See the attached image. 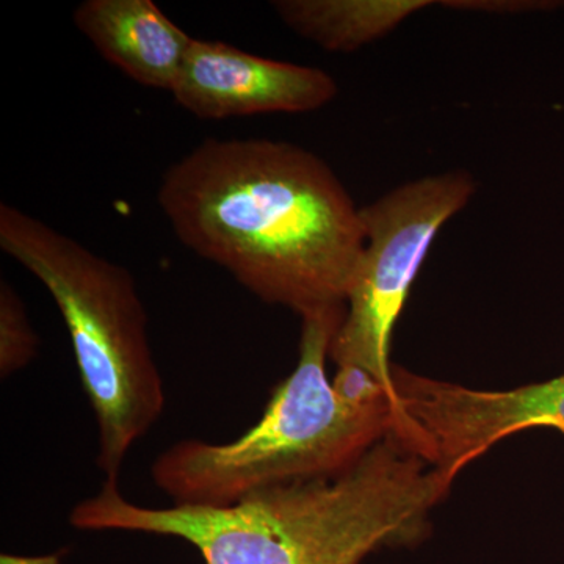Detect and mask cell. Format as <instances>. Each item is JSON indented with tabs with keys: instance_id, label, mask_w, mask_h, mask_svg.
<instances>
[{
	"instance_id": "cell-1",
	"label": "cell",
	"mask_w": 564,
	"mask_h": 564,
	"mask_svg": "<svg viewBox=\"0 0 564 564\" xmlns=\"http://www.w3.org/2000/svg\"><path fill=\"white\" fill-rule=\"evenodd\" d=\"M174 236L269 304L345 306L366 245L361 207L318 155L288 141L204 140L158 191Z\"/></svg>"
},
{
	"instance_id": "cell-2",
	"label": "cell",
	"mask_w": 564,
	"mask_h": 564,
	"mask_svg": "<svg viewBox=\"0 0 564 564\" xmlns=\"http://www.w3.org/2000/svg\"><path fill=\"white\" fill-rule=\"evenodd\" d=\"M452 484L389 432L336 477L276 486L229 507H141L106 480L70 510L69 524L177 538L204 564H361L378 549L421 540Z\"/></svg>"
},
{
	"instance_id": "cell-3",
	"label": "cell",
	"mask_w": 564,
	"mask_h": 564,
	"mask_svg": "<svg viewBox=\"0 0 564 564\" xmlns=\"http://www.w3.org/2000/svg\"><path fill=\"white\" fill-rule=\"evenodd\" d=\"M345 306L302 317L299 364L274 388L262 417L231 443L184 440L151 467L154 485L185 507H229L276 486L350 469L391 432L392 400L351 399L326 372Z\"/></svg>"
},
{
	"instance_id": "cell-4",
	"label": "cell",
	"mask_w": 564,
	"mask_h": 564,
	"mask_svg": "<svg viewBox=\"0 0 564 564\" xmlns=\"http://www.w3.org/2000/svg\"><path fill=\"white\" fill-rule=\"evenodd\" d=\"M0 248L50 292L98 423L96 464L120 484L126 456L165 408L133 274L18 207L0 206Z\"/></svg>"
},
{
	"instance_id": "cell-5",
	"label": "cell",
	"mask_w": 564,
	"mask_h": 564,
	"mask_svg": "<svg viewBox=\"0 0 564 564\" xmlns=\"http://www.w3.org/2000/svg\"><path fill=\"white\" fill-rule=\"evenodd\" d=\"M475 188L473 176L456 170L406 182L361 207L366 245L334 337L337 367L362 370L393 397V326L434 239L469 204Z\"/></svg>"
},
{
	"instance_id": "cell-6",
	"label": "cell",
	"mask_w": 564,
	"mask_h": 564,
	"mask_svg": "<svg viewBox=\"0 0 564 564\" xmlns=\"http://www.w3.org/2000/svg\"><path fill=\"white\" fill-rule=\"evenodd\" d=\"M326 70L273 61L223 41L193 40L172 95L199 120L306 113L337 96Z\"/></svg>"
},
{
	"instance_id": "cell-7",
	"label": "cell",
	"mask_w": 564,
	"mask_h": 564,
	"mask_svg": "<svg viewBox=\"0 0 564 564\" xmlns=\"http://www.w3.org/2000/svg\"><path fill=\"white\" fill-rule=\"evenodd\" d=\"M73 20L104 61L143 87L170 93L195 40L151 0H85Z\"/></svg>"
},
{
	"instance_id": "cell-8",
	"label": "cell",
	"mask_w": 564,
	"mask_h": 564,
	"mask_svg": "<svg viewBox=\"0 0 564 564\" xmlns=\"http://www.w3.org/2000/svg\"><path fill=\"white\" fill-rule=\"evenodd\" d=\"M429 0H278L281 21L323 50L352 52L383 39Z\"/></svg>"
},
{
	"instance_id": "cell-9",
	"label": "cell",
	"mask_w": 564,
	"mask_h": 564,
	"mask_svg": "<svg viewBox=\"0 0 564 564\" xmlns=\"http://www.w3.org/2000/svg\"><path fill=\"white\" fill-rule=\"evenodd\" d=\"M477 417L492 441L543 426L564 434V375L510 391H486L478 400Z\"/></svg>"
},
{
	"instance_id": "cell-10",
	"label": "cell",
	"mask_w": 564,
	"mask_h": 564,
	"mask_svg": "<svg viewBox=\"0 0 564 564\" xmlns=\"http://www.w3.org/2000/svg\"><path fill=\"white\" fill-rule=\"evenodd\" d=\"M40 339L24 303L9 281L0 282V377L21 372L36 358Z\"/></svg>"
},
{
	"instance_id": "cell-11",
	"label": "cell",
	"mask_w": 564,
	"mask_h": 564,
	"mask_svg": "<svg viewBox=\"0 0 564 564\" xmlns=\"http://www.w3.org/2000/svg\"><path fill=\"white\" fill-rule=\"evenodd\" d=\"M447 9L456 10H481V11H503V13H510V11H527L538 9H549L551 3L549 2H485V0H451V2H444Z\"/></svg>"
},
{
	"instance_id": "cell-12",
	"label": "cell",
	"mask_w": 564,
	"mask_h": 564,
	"mask_svg": "<svg viewBox=\"0 0 564 564\" xmlns=\"http://www.w3.org/2000/svg\"><path fill=\"white\" fill-rule=\"evenodd\" d=\"M63 554H65V551L33 556L2 554L0 555V564H62Z\"/></svg>"
}]
</instances>
